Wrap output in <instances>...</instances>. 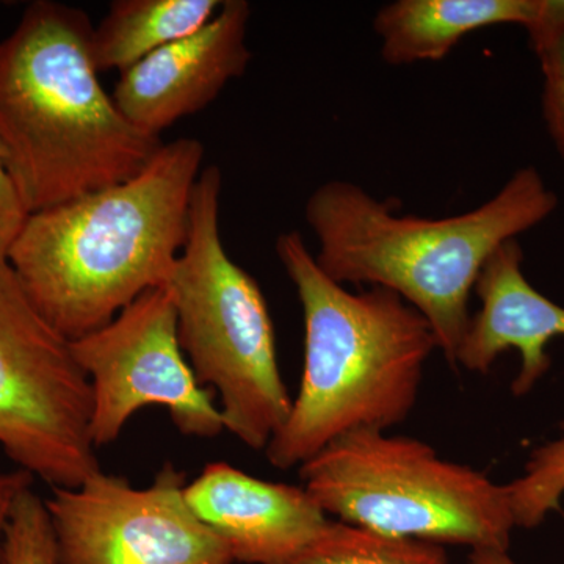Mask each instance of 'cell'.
I'll return each instance as SVG.
<instances>
[{
  "label": "cell",
  "instance_id": "9c48e42d",
  "mask_svg": "<svg viewBox=\"0 0 564 564\" xmlns=\"http://www.w3.org/2000/svg\"><path fill=\"white\" fill-rule=\"evenodd\" d=\"M185 475L172 463L148 488L96 473L44 499L57 564H232L226 545L185 500Z\"/></svg>",
  "mask_w": 564,
  "mask_h": 564
},
{
  "label": "cell",
  "instance_id": "277c9868",
  "mask_svg": "<svg viewBox=\"0 0 564 564\" xmlns=\"http://www.w3.org/2000/svg\"><path fill=\"white\" fill-rule=\"evenodd\" d=\"M274 248L304 317L300 391L265 448L272 466L291 469L347 434L402 423L417 402L437 340L429 321L397 293H352L333 281L302 234H281Z\"/></svg>",
  "mask_w": 564,
  "mask_h": 564
},
{
  "label": "cell",
  "instance_id": "5bb4252c",
  "mask_svg": "<svg viewBox=\"0 0 564 564\" xmlns=\"http://www.w3.org/2000/svg\"><path fill=\"white\" fill-rule=\"evenodd\" d=\"M221 0H115L93 32V54L101 70H120L203 29Z\"/></svg>",
  "mask_w": 564,
  "mask_h": 564
},
{
  "label": "cell",
  "instance_id": "4fadbf2b",
  "mask_svg": "<svg viewBox=\"0 0 564 564\" xmlns=\"http://www.w3.org/2000/svg\"><path fill=\"white\" fill-rule=\"evenodd\" d=\"M547 13L549 0H397L378 10L373 31L386 63L413 65L443 61L464 36L492 25L532 33Z\"/></svg>",
  "mask_w": 564,
  "mask_h": 564
},
{
  "label": "cell",
  "instance_id": "e0dca14e",
  "mask_svg": "<svg viewBox=\"0 0 564 564\" xmlns=\"http://www.w3.org/2000/svg\"><path fill=\"white\" fill-rule=\"evenodd\" d=\"M29 212L22 203L20 192L0 158V261L9 259L14 240L28 220Z\"/></svg>",
  "mask_w": 564,
  "mask_h": 564
},
{
  "label": "cell",
  "instance_id": "3957f363",
  "mask_svg": "<svg viewBox=\"0 0 564 564\" xmlns=\"http://www.w3.org/2000/svg\"><path fill=\"white\" fill-rule=\"evenodd\" d=\"M558 207L534 166L518 170L489 202L447 218L395 215L389 203L347 181L307 198L317 237L315 262L339 284H366L402 296L432 325L451 366L469 326V302L489 258Z\"/></svg>",
  "mask_w": 564,
  "mask_h": 564
},
{
  "label": "cell",
  "instance_id": "7c38bea8",
  "mask_svg": "<svg viewBox=\"0 0 564 564\" xmlns=\"http://www.w3.org/2000/svg\"><path fill=\"white\" fill-rule=\"evenodd\" d=\"M524 251L518 240L503 243L486 262L475 293L481 310L470 317L458 350V366L486 373L502 352H521L516 397L525 395L551 367L545 347L564 337V307L549 300L522 272ZM564 432V422L562 423Z\"/></svg>",
  "mask_w": 564,
  "mask_h": 564
},
{
  "label": "cell",
  "instance_id": "8fae6325",
  "mask_svg": "<svg viewBox=\"0 0 564 564\" xmlns=\"http://www.w3.org/2000/svg\"><path fill=\"white\" fill-rule=\"evenodd\" d=\"M184 494L234 563L284 564L329 522L304 486L259 480L223 462L207 464Z\"/></svg>",
  "mask_w": 564,
  "mask_h": 564
},
{
  "label": "cell",
  "instance_id": "52a82bcc",
  "mask_svg": "<svg viewBox=\"0 0 564 564\" xmlns=\"http://www.w3.org/2000/svg\"><path fill=\"white\" fill-rule=\"evenodd\" d=\"M91 384L73 348L0 261V448L51 488L99 473L90 434Z\"/></svg>",
  "mask_w": 564,
  "mask_h": 564
},
{
  "label": "cell",
  "instance_id": "8992f818",
  "mask_svg": "<svg viewBox=\"0 0 564 564\" xmlns=\"http://www.w3.org/2000/svg\"><path fill=\"white\" fill-rule=\"evenodd\" d=\"M300 477L326 514L388 536L508 551L516 527L507 485L414 437L347 434Z\"/></svg>",
  "mask_w": 564,
  "mask_h": 564
},
{
  "label": "cell",
  "instance_id": "9a60e30c",
  "mask_svg": "<svg viewBox=\"0 0 564 564\" xmlns=\"http://www.w3.org/2000/svg\"><path fill=\"white\" fill-rule=\"evenodd\" d=\"M284 564H448V558L440 544L329 521L313 543Z\"/></svg>",
  "mask_w": 564,
  "mask_h": 564
},
{
  "label": "cell",
  "instance_id": "44dd1931",
  "mask_svg": "<svg viewBox=\"0 0 564 564\" xmlns=\"http://www.w3.org/2000/svg\"><path fill=\"white\" fill-rule=\"evenodd\" d=\"M467 564H518L508 555V551L500 549H473Z\"/></svg>",
  "mask_w": 564,
  "mask_h": 564
},
{
  "label": "cell",
  "instance_id": "2e32d148",
  "mask_svg": "<svg viewBox=\"0 0 564 564\" xmlns=\"http://www.w3.org/2000/svg\"><path fill=\"white\" fill-rule=\"evenodd\" d=\"M507 486L516 527L533 529L558 510L564 496V437L534 448L524 475Z\"/></svg>",
  "mask_w": 564,
  "mask_h": 564
},
{
  "label": "cell",
  "instance_id": "7a4b0ae2",
  "mask_svg": "<svg viewBox=\"0 0 564 564\" xmlns=\"http://www.w3.org/2000/svg\"><path fill=\"white\" fill-rule=\"evenodd\" d=\"M95 25L36 0L0 41V158L29 215L137 176L162 148L99 80Z\"/></svg>",
  "mask_w": 564,
  "mask_h": 564
},
{
  "label": "cell",
  "instance_id": "ffe728a7",
  "mask_svg": "<svg viewBox=\"0 0 564 564\" xmlns=\"http://www.w3.org/2000/svg\"><path fill=\"white\" fill-rule=\"evenodd\" d=\"M536 57L544 77L564 74V31L543 51L538 52Z\"/></svg>",
  "mask_w": 564,
  "mask_h": 564
},
{
  "label": "cell",
  "instance_id": "6da1fadb",
  "mask_svg": "<svg viewBox=\"0 0 564 564\" xmlns=\"http://www.w3.org/2000/svg\"><path fill=\"white\" fill-rule=\"evenodd\" d=\"M203 159L202 141H170L131 180L29 215L7 261L69 343L166 284L187 239Z\"/></svg>",
  "mask_w": 564,
  "mask_h": 564
},
{
  "label": "cell",
  "instance_id": "30bf717a",
  "mask_svg": "<svg viewBox=\"0 0 564 564\" xmlns=\"http://www.w3.org/2000/svg\"><path fill=\"white\" fill-rule=\"evenodd\" d=\"M250 3L225 0L198 32L121 73L111 93L118 109L140 131L155 137L206 109L250 65Z\"/></svg>",
  "mask_w": 564,
  "mask_h": 564
},
{
  "label": "cell",
  "instance_id": "5b68a950",
  "mask_svg": "<svg viewBox=\"0 0 564 564\" xmlns=\"http://www.w3.org/2000/svg\"><path fill=\"white\" fill-rule=\"evenodd\" d=\"M221 187L220 169H203L187 239L165 285L182 351L199 384L218 395L226 432L251 451H265L288 421L292 399L282 381L265 296L223 245Z\"/></svg>",
  "mask_w": 564,
  "mask_h": 564
},
{
  "label": "cell",
  "instance_id": "ac0fdd59",
  "mask_svg": "<svg viewBox=\"0 0 564 564\" xmlns=\"http://www.w3.org/2000/svg\"><path fill=\"white\" fill-rule=\"evenodd\" d=\"M35 478L24 470H7L0 466V564H9L7 556V533L18 497L33 485Z\"/></svg>",
  "mask_w": 564,
  "mask_h": 564
},
{
  "label": "cell",
  "instance_id": "d6986e66",
  "mask_svg": "<svg viewBox=\"0 0 564 564\" xmlns=\"http://www.w3.org/2000/svg\"><path fill=\"white\" fill-rule=\"evenodd\" d=\"M541 102L545 128L564 162V74L544 77Z\"/></svg>",
  "mask_w": 564,
  "mask_h": 564
},
{
  "label": "cell",
  "instance_id": "ba28073f",
  "mask_svg": "<svg viewBox=\"0 0 564 564\" xmlns=\"http://www.w3.org/2000/svg\"><path fill=\"white\" fill-rule=\"evenodd\" d=\"M70 348L91 384L96 448L117 441L132 415L148 406L165 408L184 436L210 440L225 432L215 393L199 384L182 351L165 284L144 292Z\"/></svg>",
  "mask_w": 564,
  "mask_h": 564
}]
</instances>
